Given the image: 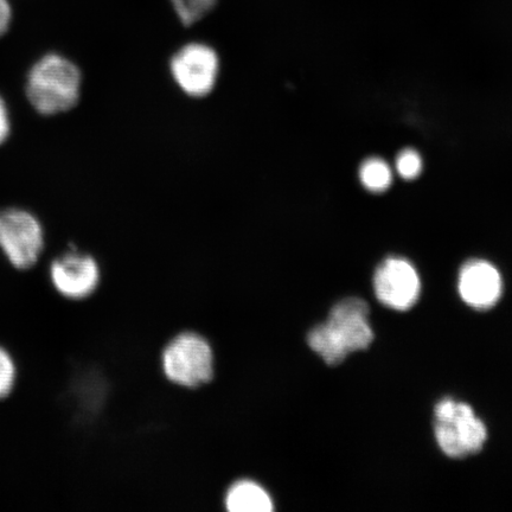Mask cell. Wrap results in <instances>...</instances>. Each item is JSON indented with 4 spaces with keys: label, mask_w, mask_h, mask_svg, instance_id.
Masks as SVG:
<instances>
[{
    "label": "cell",
    "mask_w": 512,
    "mask_h": 512,
    "mask_svg": "<svg viewBox=\"0 0 512 512\" xmlns=\"http://www.w3.org/2000/svg\"><path fill=\"white\" fill-rule=\"evenodd\" d=\"M369 306L360 298L339 302L323 324L307 335V344L329 366H337L351 352L366 350L374 341L369 324Z\"/></svg>",
    "instance_id": "6da1fadb"
},
{
    "label": "cell",
    "mask_w": 512,
    "mask_h": 512,
    "mask_svg": "<svg viewBox=\"0 0 512 512\" xmlns=\"http://www.w3.org/2000/svg\"><path fill=\"white\" fill-rule=\"evenodd\" d=\"M81 83L82 74L75 63L61 55L49 54L29 72L28 99L42 115L68 112L78 105Z\"/></svg>",
    "instance_id": "7a4b0ae2"
},
{
    "label": "cell",
    "mask_w": 512,
    "mask_h": 512,
    "mask_svg": "<svg viewBox=\"0 0 512 512\" xmlns=\"http://www.w3.org/2000/svg\"><path fill=\"white\" fill-rule=\"evenodd\" d=\"M435 438L446 456L465 458L482 451L488 431L473 409L452 399L440 401L435 407Z\"/></svg>",
    "instance_id": "3957f363"
},
{
    "label": "cell",
    "mask_w": 512,
    "mask_h": 512,
    "mask_svg": "<svg viewBox=\"0 0 512 512\" xmlns=\"http://www.w3.org/2000/svg\"><path fill=\"white\" fill-rule=\"evenodd\" d=\"M163 370L177 386L197 388L214 376V352L206 338L196 332H183L166 345Z\"/></svg>",
    "instance_id": "277c9868"
},
{
    "label": "cell",
    "mask_w": 512,
    "mask_h": 512,
    "mask_svg": "<svg viewBox=\"0 0 512 512\" xmlns=\"http://www.w3.org/2000/svg\"><path fill=\"white\" fill-rule=\"evenodd\" d=\"M220 57L209 44L191 42L179 48L170 61L176 85L190 98L201 99L214 91L220 76Z\"/></svg>",
    "instance_id": "5b68a950"
},
{
    "label": "cell",
    "mask_w": 512,
    "mask_h": 512,
    "mask_svg": "<svg viewBox=\"0 0 512 512\" xmlns=\"http://www.w3.org/2000/svg\"><path fill=\"white\" fill-rule=\"evenodd\" d=\"M0 249L16 270H30L44 249L41 223L29 211L16 208L0 211Z\"/></svg>",
    "instance_id": "8992f818"
},
{
    "label": "cell",
    "mask_w": 512,
    "mask_h": 512,
    "mask_svg": "<svg viewBox=\"0 0 512 512\" xmlns=\"http://www.w3.org/2000/svg\"><path fill=\"white\" fill-rule=\"evenodd\" d=\"M50 281L57 293L69 300L86 299L100 283V268L93 256L70 249L50 265Z\"/></svg>",
    "instance_id": "52a82bcc"
},
{
    "label": "cell",
    "mask_w": 512,
    "mask_h": 512,
    "mask_svg": "<svg viewBox=\"0 0 512 512\" xmlns=\"http://www.w3.org/2000/svg\"><path fill=\"white\" fill-rule=\"evenodd\" d=\"M374 290L383 305L407 311L418 302L421 283L411 262L401 258L384 260L374 277Z\"/></svg>",
    "instance_id": "ba28073f"
},
{
    "label": "cell",
    "mask_w": 512,
    "mask_h": 512,
    "mask_svg": "<svg viewBox=\"0 0 512 512\" xmlns=\"http://www.w3.org/2000/svg\"><path fill=\"white\" fill-rule=\"evenodd\" d=\"M459 293L476 310H489L502 297L503 281L494 266L484 260L466 262L459 273Z\"/></svg>",
    "instance_id": "9c48e42d"
},
{
    "label": "cell",
    "mask_w": 512,
    "mask_h": 512,
    "mask_svg": "<svg viewBox=\"0 0 512 512\" xmlns=\"http://www.w3.org/2000/svg\"><path fill=\"white\" fill-rule=\"evenodd\" d=\"M230 512H271L274 510L273 499L261 485L251 480H241L230 486L226 499Z\"/></svg>",
    "instance_id": "30bf717a"
},
{
    "label": "cell",
    "mask_w": 512,
    "mask_h": 512,
    "mask_svg": "<svg viewBox=\"0 0 512 512\" xmlns=\"http://www.w3.org/2000/svg\"><path fill=\"white\" fill-rule=\"evenodd\" d=\"M360 178L364 188L373 192L386 191L393 182L392 170L380 158L367 159L361 165Z\"/></svg>",
    "instance_id": "8fae6325"
},
{
    "label": "cell",
    "mask_w": 512,
    "mask_h": 512,
    "mask_svg": "<svg viewBox=\"0 0 512 512\" xmlns=\"http://www.w3.org/2000/svg\"><path fill=\"white\" fill-rule=\"evenodd\" d=\"M170 2L179 21L190 27L206 17L215 8L217 0H170Z\"/></svg>",
    "instance_id": "7c38bea8"
},
{
    "label": "cell",
    "mask_w": 512,
    "mask_h": 512,
    "mask_svg": "<svg viewBox=\"0 0 512 512\" xmlns=\"http://www.w3.org/2000/svg\"><path fill=\"white\" fill-rule=\"evenodd\" d=\"M17 381V366L14 357L0 345V400L9 398Z\"/></svg>",
    "instance_id": "4fadbf2b"
},
{
    "label": "cell",
    "mask_w": 512,
    "mask_h": 512,
    "mask_svg": "<svg viewBox=\"0 0 512 512\" xmlns=\"http://www.w3.org/2000/svg\"><path fill=\"white\" fill-rule=\"evenodd\" d=\"M396 169L402 178L414 179L421 174L422 159L418 152L412 149L403 150L396 159Z\"/></svg>",
    "instance_id": "5bb4252c"
},
{
    "label": "cell",
    "mask_w": 512,
    "mask_h": 512,
    "mask_svg": "<svg viewBox=\"0 0 512 512\" xmlns=\"http://www.w3.org/2000/svg\"><path fill=\"white\" fill-rule=\"evenodd\" d=\"M10 134V118L8 108H6L5 101L0 96V145L5 143Z\"/></svg>",
    "instance_id": "9a60e30c"
},
{
    "label": "cell",
    "mask_w": 512,
    "mask_h": 512,
    "mask_svg": "<svg viewBox=\"0 0 512 512\" xmlns=\"http://www.w3.org/2000/svg\"><path fill=\"white\" fill-rule=\"evenodd\" d=\"M11 22V8L8 0H0V37L9 29Z\"/></svg>",
    "instance_id": "2e32d148"
}]
</instances>
